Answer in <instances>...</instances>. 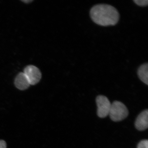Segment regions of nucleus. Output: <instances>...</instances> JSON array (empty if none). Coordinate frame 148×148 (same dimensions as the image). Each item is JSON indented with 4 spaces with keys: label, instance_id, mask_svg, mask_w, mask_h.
I'll return each instance as SVG.
<instances>
[{
    "label": "nucleus",
    "instance_id": "2",
    "mask_svg": "<svg viewBox=\"0 0 148 148\" xmlns=\"http://www.w3.org/2000/svg\"><path fill=\"white\" fill-rule=\"evenodd\" d=\"M128 114L126 106L121 102L116 101L111 105L109 115L113 121H118L125 119Z\"/></svg>",
    "mask_w": 148,
    "mask_h": 148
},
{
    "label": "nucleus",
    "instance_id": "7",
    "mask_svg": "<svg viewBox=\"0 0 148 148\" xmlns=\"http://www.w3.org/2000/svg\"><path fill=\"white\" fill-rule=\"evenodd\" d=\"M138 75L140 79L146 84H148V64L141 65L138 69Z\"/></svg>",
    "mask_w": 148,
    "mask_h": 148
},
{
    "label": "nucleus",
    "instance_id": "6",
    "mask_svg": "<svg viewBox=\"0 0 148 148\" xmlns=\"http://www.w3.org/2000/svg\"><path fill=\"white\" fill-rule=\"evenodd\" d=\"M14 84L18 89L20 90H25L30 86L29 81L24 73H19L14 80Z\"/></svg>",
    "mask_w": 148,
    "mask_h": 148
},
{
    "label": "nucleus",
    "instance_id": "8",
    "mask_svg": "<svg viewBox=\"0 0 148 148\" xmlns=\"http://www.w3.org/2000/svg\"><path fill=\"white\" fill-rule=\"evenodd\" d=\"M133 1L140 6H145L147 5L148 3L147 0H133Z\"/></svg>",
    "mask_w": 148,
    "mask_h": 148
},
{
    "label": "nucleus",
    "instance_id": "5",
    "mask_svg": "<svg viewBox=\"0 0 148 148\" xmlns=\"http://www.w3.org/2000/svg\"><path fill=\"white\" fill-rule=\"evenodd\" d=\"M148 111H143L139 115L135 121V127L139 130H144L148 126Z\"/></svg>",
    "mask_w": 148,
    "mask_h": 148
},
{
    "label": "nucleus",
    "instance_id": "10",
    "mask_svg": "<svg viewBox=\"0 0 148 148\" xmlns=\"http://www.w3.org/2000/svg\"><path fill=\"white\" fill-rule=\"evenodd\" d=\"M0 148H6V143L4 140H0Z\"/></svg>",
    "mask_w": 148,
    "mask_h": 148
},
{
    "label": "nucleus",
    "instance_id": "4",
    "mask_svg": "<svg viewBox=\"0 0 148 148\" xmlns=\"http://www.w3.org/2000/svg\"><path fill=\"white\" fill-rule=\"evenodd\" d=\"M98 116L104 118L108 115L111 104L108 98L103 95H99L96 98Z\"/></svg>",
    "mask_w": 148,
    "mask_h": 148
},
{
    "label": "nucleus",
    "instance_id": "1",
    "mask_svg": "<svg viewBox=\"0 0 148 148\" xmlns=\"http://www.w3.org/2000/svg\"><path fill=\"white\" fill-rule=\"evenodd\" d=\"M90 13L92 21L100 26L115 25L119 20L118 11L110 5H96L90 9Z\"/></svg>",
    "mask_w": 148,
    "mask_h": 148
},
{
    "label": "nucleus",
    "instance_id": "9",
    "mask_svg": "<svg viewBox=\"0 0 148 148\" xmlns=\"http://www.w3.org/2000/svg\"><path fill=\"white\" fill-rule=\"evenodd\" d=\"M138 148H148V140H144L141 141L138 145Z\"/></svg>",
    "mask_w": 148,
    "mask_h": 148
},
{
    "label": "nucleus",
    "instance_id": "3",
    "mask_svg": "<svg viewBox=\"0 0 148 148\" xmlns=\"http://www.w3.org/2000/svg\"><path fill=\"white\" fill-rule=\"evenodd\" d=\"M23 73L27 77L30 85L37 84L42 78V73L40 69L34 65L26 66Z\"/></svg>",
    "mask_w": 148,
    "mask_h": 148
},
{
    "label": "nucleus",
    "instance_id": "11",
    "mask_svg": "<svg viewBox=\"0 0 148 148\" xmlns=\"http://www.w3.org/2000/svg\"><path fill=\"white\" fill-rule=\"evenodd\" d=\"M22 1L24 2V3H29L32 2L33 1Z\"/></svg>",
    "mask_w": 148,
    "mask_h": 148
}]
</instances>
